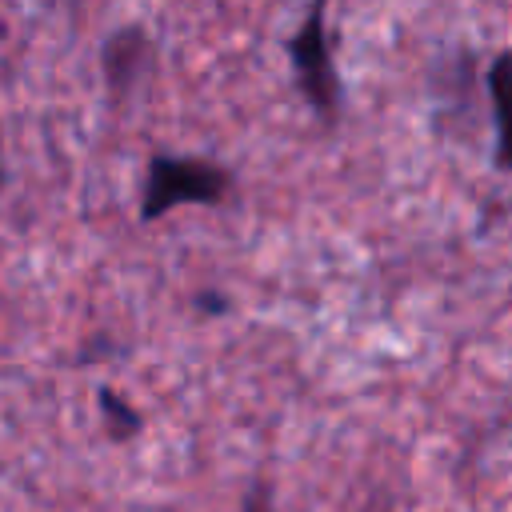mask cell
Segmentation results:
<instances>
[{"label": "cell", "mask_w": 512, "mask_h": 512, "mask_svg": "<svg viewBox=\"0 0 512 512\" xmlns=\"http://www.w3.org/2000/svg\"><path fill=\"white\" fill-rule=\"evenodd\" d=\"M96 64H100V80H104L108 100L120 104V100L136 96L156 76L160 44H156V36H152L148 24L128 20V24H116V28L104 32Z\"/></svg>", "instance_id": "obj_3"}, {"label": "cell", "mask_w": 512, "mask_h": 512, "mask_svg": "<svg viewBox=\"0 0 512 512\" xmlns=\"http://www.w3.org/2000/svg\"><path fill=\"white\" fill-rule=\"evenodd\" d=\"M240 512H276V484L268 476L248 480V488L240 496Z\"/></svg>", "instance_id": "obj_7"}, {"label": "cell", "mask_w": 512, "mask_h": 512, "mask_svg": "<svg viewBox=\"0 0 512 512\" xmlns=\"http://www.w3.org/2000/svg\"><path fill=\"white\" fill-rule=\"evenodd\" d=\"M284 56H288L296 96L304 100L312 120L320 128H336L344 116V84H340L336 56H332V32H328V4L324 0H316L300 16L292 36L284 40Z\"/></svg>", "instance_id": "obj_2"}, {"label": "cell", "mask_w": 512, "mask_h": 512, "mask_svg": "<svg viewBox=\"0 0 512 512\" xmlns=\"http://www.w3.org/2000/svg\"><path fill=\"white\" fill-rule=\"evenodd\" d=\"M484 96H488L492 124H496L492 164L504 176H512V48H500L484 64Z\"/></svg>", "instance_id": "obj_4"}, {"label": "cell", "mask_w": 512, "mask_h": 512, "mask_svg": "<svg viewBox=\"0 0 512 512\" xmlns=\"http://www.w3.org/2000/svg\"><path fill=\"white\" fill-rule=\"evenodd\" d=\"M236 176L228 164L200 156V152H168L156 148L144 164V184H140V204L136 220L140 224H160L176 208H220L232 200Z\"/></svg>", "instance_id": "obj_1"}, {"label": "cell", "mask_w": 512, "mask_h": 512, "mask_svg": "<svg viewBox=\"0 0 512 512\" xmlns=\"http://www.w3.org/2000/svg\"><path fill=\"white\" fill-rule=\"evenodd\" d=\"M4 180H8V172H4V136H0V192H4Z\"/></svg>", "instance_id": "obj_8"}, {"label": "cell", "mask_w": 512, "mask_h": 512, "mask_svg": "<svg viewBox=\"0 0 512 512\" xmlns=\"http://www.w3.org/2000/svg\"><path fill=\"white\" fill-rule=\"evenodd\" d=\"M96 416H100V428L112 444H132L144 432V412L124 392H116L112 384L96 388Z\"/></svg>", "instance_id": "obj_5"}, {"label": "cell", "mask_w": 512, "mask_h": 512, "mask_svg": "<svg viewBox=\"0 0 512 512\" xmlns=\"http://www.w3.org/2000/svg\"><path fill=\"white\" fill-rule=\"evenodd\" d=\"M188 304H192V312H196L200 320H220V316H228V312L236 308V300H232L224 288H212V284H208V288H196Z\"/></svg>", "instance_id": "obj_6"}]
</instances>
